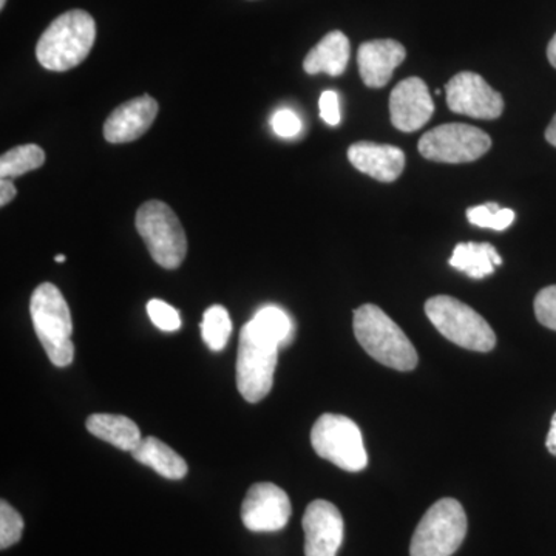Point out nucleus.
<instances>
[{
  "label": "nucleus",
  "instance_id": "nucleus-1",
  "mask_svg": "<svg viewBox=\"0 0 556 556\" xmlns=\"http://www.w3.org/2000/svg\"><path fill=\"white\" fill-rule=\"evenodd\" d=\"M97 40V24L87 11L72 10L56 17L40 36L36 58L43 68L67 72L86 61Z\"/></svg>",
  "mask_w": 556,
  "mask_h": 556
},
{
  "label": "nucleus",
  "instance_id": "nucleus-2",
  "mask_svg": "<svg viewBox=\"0 0 556 556\" xmlns=\"http://www.w3.org/2000/svg\"><path fill=\"white\" fill-rule=\"evenodd\" d=\"M353 328L357 342L379 364L397 371H412L417 367L419 357L412 340L379 306L357 308Z\"/></svg>",
  "mask_w": 556,
  "mask_h": 556
},
{
  "label": "nucleus",
  "instance_id": "nucleus-3",
  "mask_svg": "<svg viewBox=\"0 0 556 556\" xmlns=\"http://www.w3.org/2000/svg\"><path fill=\"white\" fill-rule=\"evenodd\" d=\"M30 316L36 336L51 364L58 368L72 365L75 357L72 314L60 288L53 283H40L31 295Z\"/></svg>",
  "mask_w": 556,
  "mask_h": 556
},
{
  "label": "nucleus",
  "instance_id": "nucleus-4",
  "mask_svg": "<svg viewBox=\"0 0 556 556\" xmlns=\"http://www.w3.org/2000/svg\"><path fill=\"white\" fill-rule=\"evenodd\" d=\"M280 345L266 338L251 320L241 328L237 356V388L251 404L263 401L274 386Z\"/></svg>",
  "mask_w": 556,
  "mask_h": 556
},
{
  "label": "nucleus",
  "instance_id": "nucleus-5",
  "mask_svg": "<svg viewBox=\"0 0 556 556\" xmlns=\"http://www.w3.org/2000/svg\"><path fill=\"white\" fill-rule=\"evenodd\" d=\"M426 314L433 327L457 346L489 353L496 345V336L484 317L466 303L450 295L427 300Z\"/></svg>",
  "mask_w": 556,
  "mask_h": 556
},
{
  "label": "nucleus",
  "instance_id": "nucleus-6",
  "mask_svg": "<svg viewBox=\"0 0 556 556\" xmlns=\"http://www.w3.org/2000/svg\"><path fill=\"white\" fill-rule=\"evenodd\" d=\"M135 225L152 258L164 269H177L188 254V239L175 212L159 200L138 208Z\"/></svg>",
  "mask_w": 556,
  "mask_h": 556
},
{
  "label": "nucleus",
  "instance_id": "nucleus-7",
  "mask_svg": "<svg viewBox=\"0 0 556 556\" xmlns=\"http://www.w3.org/2000/svg\"><path fill=\"white\" fill-rule=\"evenodd\" d=\"M467 515L459 501L444 497L428 508L412 538V556H452L467 535Z\"/></svg>",
  "mask_w": 556,
  "mask_h": 556
},
{
  "label": "nucleus",
  "instance_id": "nucleus-8",
  "mask_svg": "<svg viewBox=\"0 0 556 556\" xmlns=\"http://www.w3.org/2000/svg\"><path fill=\"white\" fill-rule=\"evenodd\" d=\"M314 452L345 471H361L368 466L361 428L350 417L327 415L318 417L311 431Z\"/></svg>",
  "mask_w": 556,
  "mask_h": 556
},
{
  "label": "nucleus",
  "instance_id": "nucleus-9",
  "mask_svg": "<svg viewBox=\"0 0 556 556\" xmlns=\"http://www.w3.org/2000/svg\"><path fill=\"white\" fill-rule=\"evenodd\" d=\"M492 148V138L484 130L468 124L450 123L427 131L419 141L424 159L437 163H471Z\"/></svg>",
  "mask_w": 556,
  "mask_h": 556
},
{
  "label": "nucleus",
  "instance_id": "nucleus-10",
  "mask_svg": "<svg viewBox=\"0 0 556 556\" xmlns=\"http://www.w3.org/2000/svg\"><path fill=\"white\" fill-rule=\"evenodd\" d=\"M448 109L477 119H496L503 115V94L497 93L478 73H457L445 86Z\"/></svg>",
  "mask_w": 556,
  "mask_h": 556
},
{
  "label": "nucleus",
  "instance_id": "nucleus-11",
  "mask_svg": "<svg viewBox=\"0 0 556 556\" xmlns=\"http://www.w3.org/2000/svg\"><path fill=\"white\" fill-rule=\"evenodd\" d=\"M291 514L287 492L273 482L252 485L241 504V521L251 532H278L287 527Z\"/></svg>",
  "mask_w": 556,
  "mask_h": 556
},
{
  "label": "nucleus",
  "instance_id": "nucleus-12",
  "mask_svg": "<svg viewBox=\"0 0 556 556\" xmlns=\"http://www.w3.org/2000/svg\"><path fill=\"white\" fill-rule=\"evenodd\" d=\"M302 526L305 532L306 556H338L343 543L345 525L342 514L334 504L325 500L313 501L306 507Z\"/></svg>",
  "mask_w": 556,
  "mask_h": 556
},
{
  "label": "nucleus",
  "instance_id": "nucleus-13",
  "mask_svg": "<svg viewBox=\"0 0 556 556\" xmlns=\"http://www.w3.org/2000/svg\"><path fill=\"white\" fill-rule=\"evenodd\" d=\"M434 112L433 97L420 78L401 80L390 94V118L397 130L412 134L426 126Z\"/></svg>",
  "mask_w": 556,
  "mask_h": 556
},
{
  "label": "nucleus",
  "instance_id": "nucleus-14",
  "mask_svg": "<svg viewBox=\"0 0 556 556\" xmlns=\"http://www.w3.org/2000/svg\"><path fill=\"white\" fill-rule=\"evenodd\" d=\"M405 58L407 51L397 40H369L358 47V73L365 86L382 89L393 78L394 70L405 61Z\"/></svg>",
  "mask_w": 556,
  "mask_h": 556
},
{
  "label": "nucleus",
  "instance_id": "nucleus-15",
  "mask_svg": "<svg viewBox=\"0 0 556 556\" xmlns=\"http://www.w3.org/2000/svg\"><path fill=\"white\" fill-rule=\"evenodd\" d=\"M159 115V102L144 97L135 98L113 110L104 124V138L112 144H124L141 138Z\"/></svg>",
  "mask_w": 556,
  "mask_h": 556
},
{
  "label": "nucleus",
  "instance_id": "nucleus-16",
  "mask_svg": "<svg viewBox=\"0 0 556 556\" xmlns=\"http://www.w3.org/2000/svg\"><path fill=\"white\" fill-rule=\"evenodd\" d=\"M348 160L362 174L380 182H393L405 169V153L396 146L362 141L348 149Z\"/></svg>",
  "mask_w": 556,
  "mask_h": 556
},
{
  "label": "nucleus",
  "instance_id": "nucleus-17",
  "mask_svg": "<svg viewBox=\"0 0 556 556\" xmlns=\"http://www.w3.org/2000/svg\"><path fill=\"white\" fill-rule=\"evenodd\" d=\"M350 56V39L342 31H331L309 51L303 68L308 75L327 73L329 76H340L345 73Z\"/></svg>",
  "mask_w": 556,
  "mask_h": 556
},
{
  "label": "nucleus",
  "instance_id": "nucleus-18",
  "mask_svg": "<svg viewBox=\"0 0 556 556\" xmlns=\"http://www.w3.org/2000/svg\"><path fill=\"white\" fill-rule=\"evenodd\" d=\"M86 427L93 437L109 442L123 452H134L142 439L137 424L126 416L98 413L87 417Z\"/></svg>",
  "mask_w": 556,
  "mask_h": 556
},
{
  "label": "nucleus",
  "instance_id": "nucleus-19",
  "mask_svg": "<svg viewBox=\"0 0 556 556\" xmlns=\"http://www.w3.org/2000/svg\"><path fill=\"white\" fill-rule=\"evenodd\" d=\"M131 456L142 466L153 468L161 477L174 479V481L188 475L186 460L159 438H142L138 447L131 452Z\"/></svg>",
  "mask_w": 556,
  "mask_h": 556
},
{
  "label": "nucleus",
  "instance_id": "nucleus-20",
  "mask_svg": "<svg viewBox=\"0 0 556 556\" xmlns=\"http://www.w3.org/2000/svg\"><path fill=\"white\" fill-rule=\"evenodd\" d=\"M448 263L466 276L482 280L492 276L496 266L503 265V257L497 254L493 244L468 241V243L457 244Z\"/></svg>",
  "mask_w": 556,
  "mask_h": 556
},
{
  "label": "nucleus",
  "instance_id": "nucleus-21",
  "mask_svg": "<svg viewBox=\"0 0 556 556\" xmlns=\"http://www.w3.org/2000/svg\"><path fill=\"white\" fill-rule=\"evenodd\" d=\"M251 321L266 338L273 339L281 348L289 345L294 339V321L287 311L278 306H263L254 314Z\"/></svg>",
  "mask_w": 556,
  "mask_h": 556
},
{
  "label": "nucleus",
  "instance_id": "nucleus-22",
  "mask_svg": "<svg viewBox=\"0 0 556 556\" xmlns=\"http://www.w3.org/2000/svg\"><path fill=\"white\" fill-rule=\"evenodd\" d=\"M46 163V152L36 144L17 146L3 153L0 159V177H22L27 172L39 169Z\"/></svg>",
  "mask_w": 556,
  "mask_h": 556
},
{
  "label": "nucleus",
  "instance_id": "nucleus-23",
  "mask_svg": "<svg viewBox=\"0 0 556 556\" xmlns=\"http://www.w3.org/2000/svg\"><path fill=\"white\" fill-rule=\"evenodd\" d=\"M232 334V320L228 309L214 305L206 309L201 321V338L212 351L225 350Z\"/></svg>",
  "mask_w": 556,
  "mask_h": 556
},
{
  "label": "nucleus",
  "instance_id": "nucleus-24",
  "mask_svg": "<svg viewBox=\"0 0 556 556\" xmlns=\"http://www.w3.org/2000/svg\"><path fill=\"white\" fill-rule=\"evenodd\" d=\"M515 212L508 207H501L497 203H485L481 206L468 208L467 218L471 225L478 228L493 229L503 232L510 228L515 222Z\"/></svg>",
  "mask_w": 556,
  "mask_h": 556
},
{
  "label": "nucleus",
  "instance_id": "nucleus-25",
  "mask_svg": "<svg viewBox=\"0 0 556 556\" xmlns=\"http://www.w3.org/2000/svg\"><path fill=\"white\" fill-rule=\"evenodd\" d=\"M24 532V519L7 503L5 500L0 501V548L5 551L22 538Z\"/></svg>",
  "mask_w": 556,
  "mask_h": 556
},
{
  "label": "nucleus",
  "instance_id": "nucleus-26",
  "mask_svg": "<svg viewBox=\"0 0 556 556\" xmlns=\"http://www.w3.org/2000/svg\"><path fill=\"white\" fill-rule=\"evenodd\" d=\"M148 314L152 324L161 331L175 332L181 328V317H179L178 311L163 300H150Z\"/></svg>",
  "mask_w": 556,
  "mask_h": 556
},
{
  "label": "nucleus",
  "instance_id": "nucleus-27",
  "mask_svg": "<svg viewBox=\"0 0 556 556\" xmlns=\"http://www.w3.org/2000/svg\"><path fill=\"white\" fill-rule=\"evenodd\" d=\"M535 316L543 327L556 331V285L541 289L538 292Z\"/></svg>",
  "mask_w": 556,
  "mask_h": 556
},
{
  "label": "nucleus",
  "instance_id": "nucleus-28",
  "mask_svg": "<svg viewBox=\"0 0 556 556\" xmlns=\"http://www.w3.org/2000/svg\"><path fill=\"white\" fill-rule=\"evenodd\" d=\"M270 126L281 138H294L302 131V121L298 113L289 109L277 110L270 119Z\"/></svg>",
  "mask_w": 556,
  "mask_h": 556
},
{
  "label": "nucleus",
  "instance_id": "nucleus-29",
  "mask_svg": "<svg viewBox=\"0 0 556 556\" xmlns=\"http://www.w3.org/2000/svg\"><path fill=\"white\" fill-rule=\"evenodd\" d=\"M318 108H320V118L328 126H338L342 119V113H340L339 94L336 91H324L318 101Z\"/></svg>",
  "mask_w": 556,
  "mask_h": 556
},
{
  "label": "nucleus",
  "instance_id": "nucleus-30",
  "mask_svg": "<svg viewBox=\"0 0 556 556\" xmlns=\"http://www.w3.org/2000/svg\"><path fill=\"white\" fill-rule=\"evenodd\" d=\"M16 197V188L10 179L2 178L0 181V206H7Z\"/></svg>",
  "mask_w": 556,
  "mask_h": 556
},
{
  "label": "nucleus",
  "instance_id": "nucleus-31",
  "mask_svg": "<svg viewBox=\"0 0 556 556\" xmlns=\"http://www.w3.org/2000/svg\"><path fill=\"white\" fill-rule=\"evenodd\" d=\"M546 447L552 455L556 456V413L551 420V430H548L547 433Z\"/></svg>",
  "mask_w": 556,
  "mask_h": 556
},
{
  "label": "nucleus",
  "instance_id": "nucleus-32",
  "mask_svg": "<svg viewBox=\"0 0 556 556\" xmlns=\"http://www.w3.org/2000/svg\"><path fill=\"white\" fill-rule=\"evenodd\" d=\"M546 139L552 146H554V148H556V115L554 116V119H552V123L548 124Z\"/></svg>",
  "mask_w": 556,
  "mask_h": 556
},
{
  "label": "nucleus",
  "instance_id": "nucleus-33",
  "mask_svg": "<svg viewBox=\"0 0 556 556\" xmlns=\"http://www.w3.org/2000/svg\"><path fill=\"white\" fill-rule=\"evenodd\" d=\"M547 58L548 62L556 68V35L552 38L551 42H548Z\"/></svg>",
  "mask_w": 556,
  "mask_h": 556
},
{
  "label": "nucleus",
  "instance_id": "nucleus-34",
  "mask_svg": "<svg viewBox=\"0 0 556 556\" xmlns=\"http://www.w3.org/2000/svg\"><path fill=\"white\" fill-rule=\"evenodd\" d=\"M54 260H56L58 263H64L65 262V255H58V257L54 258Z\"/></svg>",
  "mask_w": 556,
  "mask_h": 556
},
{
  "label": "nucleus",
  "instance_id": "nucleus-35",
  "mask_svg": "<svg viewBox=\"0 0 556 556\" xmlns=\"http://www.w3.org/2000/svg\"><path fill=\"white\" fill-rule=\"evenodd\" d=\"M7 0H0V9H5Z\"/></svg>",
  "mask_w": 556,
  "mask_h": 556
}]
</instances>
